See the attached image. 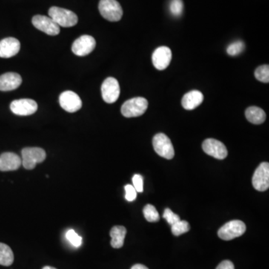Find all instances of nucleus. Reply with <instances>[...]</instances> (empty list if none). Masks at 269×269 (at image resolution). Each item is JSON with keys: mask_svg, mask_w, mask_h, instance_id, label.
Listing matches in <instances>:
<instances>
[{"mask_svg": "<svg viewBox=\"0 0 269 269\" xmlns=\"http://www.w3.org/2000/svg\"><path fill=\"white\" fill-rule=\"evenodd\" d=\"M49 16L61 27H72L76 25L78 23V17L74 12L62 8H50L49 10Z\"/></svg>", "mask_w": 269, "mask_h": 269, "instance_id": "nucleus-1", "label": "nucleus"}, {"mask_svg": "<svg viewBox=\"0 0 269 269\" xmlns=\"http://www.w3.org/2000/svg\"><path fill=\"white\" fill-rule=\"evenodd\" d=\"M148 107V101L144 98H134L123 104L121 113L126 118H135L144 115Z\"/></svg>", "mask_w": 269, "mask_h": 269, "instance_id": "nucleus-2", "label": "nucleus"}, {"mask_svg": "<svg viewBox=\"0 0 269 269\" xmlns=\"http://www.w3.org/2000/svg\"><path fill=\"white\" fill-rule=\"evenodd\" d=\"M99 11L103 18L111 22H117L122 18V7L117 0H101Z\"/></svg>", "mask_w": 269, "mask_h": 269, "instance_id": "nucleus-3", "label": "nucleus"}, {"mask_svg": "<svg viewBox=\"0 0 269 269\" xmlns=\"http://www.w3.org/2000/svg\"><path fill=\"white\" fill-rule=\"evenodd\" d=\"M22 164L27 170H32L38 163L43 162L47 157L45 150L40 147H26L22 150Z\"/></svg>", "mask_w": 269, "mask_h": 269, "instance_id": "nucleus-4", "label": "nucleus"}, {"mask_svg": "<svg viewBox=\"0 0 269 269\" xmlns=\"http://www.w3.org/2000/svg\"><path fill=\"white\" fill-rule=\"evenodd\" d=\"M246 231V225L244 222L239 220H233L220 228L218 235L221 239L230 241L235 238L239 237Z\"/></svg>", "mask_w": 269, "mask_h": 269, "instance_id": "nucleus-5", "label": "nucleus"}, {"mask_svg": "<svg viewBox=\"0 0 269 269\" xmlns=\"http://www.w3.org/2000/svg\"><path fill=\"white\" fill-rule=\"evenodd\" d=\"M153 145L159 156L166 159H172L174 156V148L170 138L164 133H158L153 137Z\"/></svg>", "mask_w": 269, "mask_h": 269, "instance_id": "nucleus-6", "label": "nucleus"}, {"mask_svg": "<svg viewBox=\"0 0 269 269\" xmlns=\"http://www.w3.org/2000/svg\"><path fill=\"white\" fill-rule=\"evenodd\" d=\"M101 92L104 101L107 104H114L118 101L121 93V87L116 79L108 77L103 82Z\"/></svg>", "mask_w": 269, "mask_h": 269, "instance_id": "nucleus-7", "label": "nucleus"}, {"mask_svg": "<svg viewBox=\"0 0 269 269\" xmlns=\"http://www.w3.org/2000/svg\"><path fill=\"white\" fill-rule=\"evenodd\" d=\"M32 24L38 30L48 35L55 36L60 32V27L50 17L35 15L32 18Z\"/></svg>", "mask_w": 269, "mask_h": 269, "instance_id": "nucleus-8", "label": "nucleus"}, {"mask_svg": "<svg viewBox=\"0 0 269 269\" xmlns=\"http://www.w3.org/2000/svg\"><path fill=\"white\" fill-rule=\"evenodd\" d=\"M253 188L259 192H265L269 187V164L262 162L255 170L252 178Z\"/></svg>", "mask_w": 269, "mask_h": 269, "instance_id": "nucleus-9", "label": "nucleus"}, {"mask_svg": "<svg viewBox=\"0 0 269 269\" xmlns=\"http://www.w3.org/2000/svg\"><path fill=\"white\" fill-rule=\"evenodd\" d=\"M96 41L91 35H81L73 42L72 51L78 56H85L95 50Z\"/></svg>", "mask_w": 269, "mask_h": 269, "instance_id": "nucleus-10", "label": "nucleus"}, {"mask_svg": "<svg viewBox=\"0 0 269 269\" xmlns=\"http://www.w3.org/2000/svg\"><path fill=\"white\" fill-rule=\"evenodd\" d=\"M202 147L207 154L213 156L215 159H224L228 154L226 146L221 141L214 138L206 139L203 142Z\"/></svg>", "mask_w": 269, "mask_h": 269, "instance_id": "nucleus-11", "label": "nucleus"}, {"mask_svg": "<svg viewBox=\"0 0 269 269\" xmlns=\"http://www.w3.org/2000/svg\"><path fill=\"white\" fill-rule=\"evenodd\" d=\"M59 104L64 110L70 113L77 112L82 106L79 95L71 91H66L60 95Z\"/></svg>", "mask_w": 269, "mask_h": 269, "instance_id": "nucleus-12", "label": "nucleus"}, {"mask_svg": "<svg viewBox=\"0 0 269 269\" xmlns=\"http://www.w3.org/2000/svg\"><path fill=\"white\" fill-rule=\"evenodd\" d=\"M10 109L14 114L20 116L33 115L38 110V104L33 100L21 99L14 101L11 104Z\"/></svg>", "mask_w": 269, "mask_h": 269, "instance_id": "nucleus-13", "label": "nucleus"}, {"mask_svg": "<svg viewBox=\"0 0 269 269\" xmlns=\"http://www.w3.org/2000/svg\"><path fill=\"white\" fill-rule=\"evenodd\" d=\"M171 50L167 47H159L155 50L152 55V62L157 70H163L167 68L171 61Z\"/></svg>", "mask_w": 269, "mask_h": 269, "instance_id": "nucleus-14", "label": "nucleus"}, {"mask_svg": "<svg viewBox=\"0 0 269 269\" xmlns=\"http://www.w3.org/2000/svg\"><path fill=\"white\" fill-rule=\"evenodd\" d=\"M21 50V43L17 38H6L0 41V58L15 56Z\"/></svg>", "mask_w": 269, "mask_h": 269, "instance_id": "nucleus-15", "label": "nucleus"}, {"mask_svg": "<svg viewBox=\"0 0 269 269\" xmlns=\"http://www.w3.org/2000/svg\"><path fill=\"white\" fill-rule=\"evenodd\" d=\"M22 164V159L16 153H4L0 156V170L10 171L16 170Z\"/></svg>", "mask_w": 269, "mask_h": 269, "instance_id": "nucleus-16", "label": "nucleus"}, {"mask_svg": "<svg viewBox=\"0 0 269 269\" xmlns=\"http://www.w3.org/2000/svg\"><path fill=\"white\" fill-rule=\"evenodd\" d=\"M22 78L21 75L13 72L4 73L0 76V91L10 92L15 90L21 86Z\"/></svg>", "mask_w": 269, "mask_h": 269, "instance_id": "nucleus-17", "label": "nucleus"}, {"mask_svg": "<svg viewBox=\"0 0 269 269\" xmlns=\"http://www.w3.org/2000/svg\"><path fill=\"white\" fill-rule=\"evenodd\" d=\"M204 101V95L198 90L191 91L184 95L182 106L187 110H193L199 107Z\"/></svg>", "mask_w": 269, "mask_h": 269, "instance_id": "nucleus-18", "label": "nucleus"}, {"mask_svg": "<svg viewBox=\"0 0 269 269\" xmlns=\"http://www.w3.org/2000/svg\"><path fill=\"white\" fill-rule=\"evenodd\" d=\"M126 235H127V229L123 226H115L112 227L110 231V236L112 237L111 245L112 247L114 248L122 247Z\"/></svg>", "mask_w": 269, "mask_h": 269, "instance_id": "nucleus-19", "label": "nucleus"}, {"mask_svg": "<svg viewBox=\"0 0 269 269\" xmlns=\"http://www.w3.org/2000/svg\"><path fill=\"white\" fill-rule=\"evenodd\" d=\"M245 116L249 122L256 125L262 124L266 119V114L264 110L256 107L247 108L245 111Z\"/></svg>", "mask_w": 269, "mask_h": 269, "instance_id": "nucleus-20", "label": "nucleus"}, {"mask_svg": "<svg viewBox=\"0 0 269 269\" xmlns=\"http://www.w3.org/2000/svg\"><path fill=\"white\" fill-rule=\"evenodd\" d=\"M15 260L12 248L7 244L0 243V265L10 266Z\"/></svg>", "mask_w": 269, "mask_h": 269, "instance_id": "nucleus-21", "label": "nucleus"}, {"mask_svg": "<svg viewBox=\"0 0 269 269\" xmlns=\"http://www.w3.org/2000/svg\"><path fill=\"white\" fill-rule=\"evenodd\" d=\"M144 218L149 222H156L159 221V215L156 210V207L151 204H147L143 210Z\"/></svg>", "mask_w": 269, "mask_h": 269, "instance_id": "nucleus-22", "label": "nucleus"}, {"mask_svg": "<svg viewBox=\"0 0 269 269\" xmlns=\"http://www.w3.org/2000/svg\"><path fill=\"white\" fill-rule=\"evenodd\" d=\"M190 230V225L187 221L180 220L171 225V232L174 236H178L187 233Z\"/></svg>", "mask_w": 269, "mask_h": 269, "instance_id": "nucleus-23", "label": "nucleus"}, {"mask_svg": "<svg viewBox=\"0 0 269 269\" xmlns=\"http://www.w3.org/2000/svg\"><path fill=\"white\" fill-rule=\"evenodd\" d=\"M255 77L257 80L263 83H268L269 81V66L268 64L259 66L255 70Z\"/></svg>", "mask_w": 269, "mask_h": 269, "instance_id": "nucleus-24", "label": "nucleus"}, {"mask_svg": "<svg viewBox=\"0 0 269 269\" xmlns=\"http://www.w3.org/2000/svg\"><path fill=\"white\" fill-rule=\"evenodd\" d=\"M184 8V2L182 0H171L169 6L170 14L176 18H179L182 15Z\"/></svg>", "mask_w": 269, "mask_h": 269, "instance_id": "nucleus-25", "label": "nucleus"}, {"mask_svg": "<svg viewBox=\"0 0 269 269\" xmlns=\"http://www.w3.org/2000/svg\"><path fill=\"white\" fill-rule=\"evenodd\" d=\"M244 42L242 41H235L232 43L231 44L228 46L227 49V53L231 56H236V55H239L244 51Z\"/></svg>", "mask_w": 269, "mask_h": 269, "instance_id": "nucleus-26", "label": "nucleus"}, {"mask_svg": "<svg viewBox=\"0 0 269 269\" xmlns=\"http://www.w3.org/2000/svg\"><path fill=\"white\" fill-rule=\"evenodd\" d=\"M66 237H67V240L70 242V244L74 247H79L81 244L82 239L75 232L74 230H72V229L69 230L66 233Z\"/></svg>", "mask_w": 269, "mask_h": 269, "instance_id": "nucleus-27", "label": "nucleus"}, {"mask_svg": "<svg viewBox=\"0 0 269 269\" xmlns=\"http://www.w3.org/2000/svg\"><path fill=\"white\" fill-rule=\"evenodd\" d=\"M163 218L167 221L170 226L173 225L175 223L181 220V217L179 215L175 214L174 213L171 211L170 209L167 208L164 210V214H163Z\"/></svg>", "mask_w": 269, "mask_h": 269, "instance_id": "nucleus-28", "label": "nucleus"}, {"mask_svg": "<svg viewBox=\"0 0 269 269\" xmlns=\"http://www.w3.org/2000/svg\"><path fill=\"white\" fill-rule=\"evenodd\" d=\"M124 189H125V198L127 201H130V202L134 201L136 199L137 192L133 186L129 184V185L125 186V188Z\"/></svg>", "mask_w": 269, "mask_h": 269, "instance_id": "nucleus-29", "label": "nucleus"}, {"mask_svg": "<svg viewBox=\"0 0 269 269\" xmlns=\"http://www.w3.org/2000/svg\"><path fill=\"white\" fill-rule=\"evenodd\" d=\"M133 187L137 192H143L144 184H143V177L140 174H135L133 177Z\"/></svg>", "mask_w": 269, "mask_h": 269, "instance_id": "nucleus-30", "label": "nucleus"}, {"mask_svg": "<svg viewBox=\"0 0 269 269\" xmlns=\"http://www.w3.org/2000/svg\"><path fill=\"white\" fill-rule=\"evenodd\" d=\"M216 269H235V267L231 261L224 260L218 265Z\"/></svg>", "mask_w": 269, "mask_h": 269, "instance_id": "nucleus-31", "label": "nucleus"}, {"mask_svg": "<svg viewBox=\"0 0 269 269\" xmlns=\"http://www.w3.org/2000/svg\"><path fill=\"white\" fill-rule=\"evenodd\" d=\"M131 269H149L145 265H141V264H136V265H133Z\"/></svg>", "mask_w": 269, "mask_h": 269, "instance_id": "nucleus-32", "label": "nucleus"}, {"mask_svg": "<svg viewBox=\"0 0 269 269\" xmlns=\"http://www.w3.org/2000/svg\"><path fill=\"white\" fill-rule=\"evenodd\" d=\"M43 269H56V268H53V267H51V266H45V267H44Z\"/></svg>", "mask_w": 269, "mask_h": 269, "instance_id": "nucleus-33", "label": "nucleus"}]
</instances>
